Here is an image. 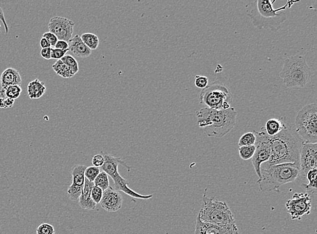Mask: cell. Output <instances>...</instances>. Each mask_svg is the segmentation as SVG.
Here are the masks:
<instances>
[{"label":"cell","mask_w":317,"mask_h":234,"mask_svg":"<svg viewBox=\"0 0 317 234\" xmlns=\"http://www.w3.org/2000/svg\"><path fill=\"white\" fill-rule=\"evenodd\" d=\"M271 155L266 166L282 164L299 165V155L304 144L302 138L292 128H284L281 133L269 136Z\"/></svg>","instance_id":"obj_1"},{"label":"cell","mask_w":317,"mask_h":234,"mask_svg":"<svg viewBox=\"0 0 317 234\" xmlns=\"http://www.w3.org/2000/svg\"><path fill=\"white\" fill-rule=\"evenodd\" d=\"M275 0H256L245 6V11L252 20V25L259 29H269L276 33L286 20V14L284 9L290 8L295 1H288L285 6L274 9Z\"/></svg>","instance_id":"obj_2"},{"label":"cell","mask_w":317,"mask_h":234,"mask_svg":"<svg viewBox=\"0 0 317 234\" xmlns=\"http://www.w3.org/2000/svg\"><path fill=\"white\" fill-rule=\"evenodd\" d=\"M198 125L209 137L221 138L234 128L237 112L233 107L227 110H212L204 107L196 112Z\"/></svg>","instance_id":"obj_3"},{"label":"cell","mask_w":317,"mask_h":234,"mask_svg":"<svg viewBox=\"0 0 317 234\" xmlns=\"http://www.w3.org/2000/svg\"><path fill=\"white\" fill-rule=\"evenodd\" d=\"M299 165L282 164L261 168V178L258 180L261 191H274L282 185L293 183L298 178Z\"/></svg>","instance_id":"obj_4"},{"label":"cell","mask_w":317,"mask_h":234,"mask_svg":"<svg viewBox=\"0 0 317 234\" xmlns=\"http://www.w3.org/2000/svg\"><path fill=\"white\" fill-rule=\"evenodd\" d=\"M280 77L289 88H304L311 78V70L305 58L295 55L285 59Z\"/></svg>","instance_id":"obj_5"},{"label":"cell","mask_w":317,"mask_h":234,"mask_svg":"<svg viewBox=\"0 0 317 234\" xmlns=\"http://www.w3.org/2000/svg\"><path fill=\"white\" fill-rule=\"evenodd\" d=\"M205 189L203 195V203L198 217L204 223L214 225H233L236 224L234 216L231 209L225 202L214 200L213 198H208L206 196Z\"/></svg>","instance_id":"obj_6"},{"label":"cell","mask_w":317,"mask_h":234,"mask_svg":"<svg viewBox=\"0 0 317 234\" xmlns=\"http://www.w3.org/2000/svg\"><path fill=\"white\" fill-rule=\"evenodd\" d=\"M102 153L105 161H104V164L103 165L102 167H101V169L102 171L107 173L108 176L112 178L114 184V190H117L118 192H123L126 195L135 199L149 200L153 197L152 195H140V194L133 191L129 187L128 181L123 178L118 173V166L119 165L126 167L129 171L131 169L127 166L125 161L122 160L120 157H114L111 154L104 153V152H102Z\"/></svg>","instance_id":"obj_7"},{"label":"cell","mask_w":317,"mask_h":234,"mask_svg":"<svg viewBox=\"0 0 317 234\" xmlns=\"http://www.w3.org/2000/svg\"><path fill=\"white\" fill-rule=\"evenodd\" d=\"M233 100V94L228 86L218 81L208 84L200 95V103L212 110H227Z\"/></svg>","instance_id":"obj_8"},{"label":"cell","mask_w":317,"mask_h":234,"mask_svg":"<svg viewBox=\"0 0 317 234\" xmlns=\"http://www.w3.org/2000/svg\"><path fill=\"white\" fill-rule=\"evenodd\" d=\"M296 132L304 143L317 144V103L308 104L298 113L295 119Z\"/></svg>","instance_id":"obj_9"},{"label":"cell","mask_w":317,"mask_h":234,"mask_svg":"<svg viewBox=\"0 0 317 234\" xmlns=\"http://www.w3.org/2000/svg\"><path fill=\"white\" fill-rule=\"evenodd\" d=\"M256 147L255 152L252 158L254 170L257 173L259 179L261 178V165L268 162L271 157V150L270 145L269 136L266 134L265 131L258 133L255 131Z\"/></svg>","instance_id":"obj_10"},{"label":"cell","mask_w":317,"mask_h":234,"mask_svg":"<svg viewBox=\"0 0 317 234\" xmlns=\"http://www.w3.org/2000/svg\"><path fill=\"white\" fill-rule=\"evenodd\" d=\"M287 212L293 220L301 221L302 217L311 213L312 199L308 193H296L285 204Z\"/></svg>","instance_id":"obj_11"},{"label":"cell","mask_w":317,"mask_h":234,"mask_svg":"<svg viewBox=\"0 0 317 234\" xmlns=\"http://www.w3.org/2000/svg\"><path fill=\"white\" fill-rule=\"evenodd\" d=\"M317 168V144L304 143L299 155L298 178H306L311 169Z\"/></svg>","instance_id":"obj_12"},{"label":"cell","mask_w":317,"mask_h":234,"mask_svg":"<svg viewBox=\"0 0 317 234\" xmlns=\"http://www.w3.org/2000/svg\"><path fill=\"white\" fill-rule=\"evenodd\" d=\"M75 22L65 17H55L48 24L49 32L55 34L57 39L69 42L72 39Z\"/></svg>","instance_id":"obj_13"},{"label":"cell","mask_w":317,"mask_h":234,"mask_svg":"<svg viewBox=\"0 0 317 234\" xmlns=\"http://www.w3.org/2000/svg\"><path fill=\"white\" fill-rule=\"evenodd\" d=\"M86 166L83 165H75L71 169L72 183L67 190V195L71 201L79 200L83 192L85 184V171Z\"/></svg>","instance_id":"obj_14"},{"label":"cell","mask_w":317,"mask_h":234,"mask_svg":"<svg viewBox=\"0 0 317 234\" xmlns=\"http://www.w3.org/2000/svg\"><path fill=\"white\" fill-rule=\"evenodd\" d=\"M195 234H240L236 224L214 225L204 223L197 217Z\"/></svg>","instance_id":"obj_15"},{"label":"cell","mask_w":317,"mask_h":234,"mask_svg":"<svg viewBox=\"0 0 317 234\" xmlns=\"http://www.w3.org/2000/svg\"><path fill=\"white\" fill-rule=\"evenodd\" d=\"M123 198L121 193L117 190H114L112 187L109 186L106 190L103 191L102 200L100 205L103 209L107 212H116L123 206Z\"/></svg>","instance_id":"obj_16"},{"label":"cell","mask_w":317,"mask_h":234,"mask_svg":"<svg viewBox=\"0 0 317 234\" xmlns=\"http://www.w3.org/2000/svg\"><path fill=\"white\" fill-rule=\"evenodd\" d=\"M69 50L74 56L86 58L92 54V50L82 41L81 37L76 34L69 42Z\"/></svg>","instance_id":"obj_17"},{"label":"cell","mask_w":317,"mask_h":234,"mask_svg":"<svg viewBox=\"0 0 317 234\" xmlns=\"http://www.w3.org/2000/svg\"><path fill=\"white\" fill-rule=\"evenodd\" d=\"M94 184L92 182L89 181L85 178L84 186H83V192L79 199V204L81 209L85 210H95L96 209L97 204H95L92 200L91 197L92 188H93Z\"/></svg>","instance_id":"obj_18"},{"label":"cell","mask_w":317,"mask_h":234,"mask_svg":"<svg viewBox=\"0 0 317 234\" xmlns=\"http://www.w3.org/2000/svg\"><path fill=\"white\" fill-rule=\"evenodd\" d=\"M0 83L1 88L8 86H20L22 83L21 76L18 70L12 67H9L3 71L0 76Z\"/></svg>","instance_id":"obj_19"},{"label":"cell","mask_w":317,"mask_h":234,"mask_svg":"<svg viewBox=\"0 0 317 234\" xmlns=\"http://www.w3.org/2000/svg\"><path fill=\"white\" fill-rule=\"evenodd\" d=\"M46 91L45 83L36 79L29 83L27 86L28 95L31 100H37L41 98Z\"/></svg>","instance_id":"obj_20"},{"label":"cell","mask_w":317,"mask_h":234,"mask_svg":"<svg viewBox=\"0 0 317 234\" xmlns=\"http://www.w3.org/2000/svg\"><path fill=\"white\" fill-rule=\"evenodd\" d=\"M286 128L283 119L271 118L266 122L264 131L270 137H273L281 133L284 128Z\"/></svg>","instance_id":"obj_21"},{"label":"cell","mask_w":317,"mask_h":234,"mask_svg":"<svg viewBox=\"0 0 317 234\" xmlns=\"http://www.w3.org/2000/svg\"><path fill=\"white\" fill-rule=\"evenodd\" d=\"M22 88L20 86L12 85L1 88L0 91V95L3 99L10 98L12 100H17L21 95Z\"/></svg>","instance_id":"obj_22"},{"label":"cell","mask_w":317,"mask_h":234,"mask_svg":"<svg viewBox=\"0 0 317 234\" xmlns=\"http://www.w3.org/2000/svg\"><path fill=\"white\" fill-rule=\"evenodd\" d=\"M81 38L83 42L91 50H95L100 44V40L96 34L87 33L82 34Z\"/></svg>","instance_id":"obj_23"},{"label":"cell","mask_w":317,"mask_h":234,"mask_svg":"<svg viewBox=\"0 0 317 234\" xmlns=\"http://www.w3.org/2000/svg\"><path fill=\"white\" fill-rule=\"evenodd\" d=\"M317 168L311 169L306 174V178L308 181V184L305 185V189L310 193H317Z\"/></svg>","instance_id":"obj_24"},{"label":"cell","mask_w":317,"mask_h":234,"mask_svg":"<svg viewBox=\"0 0 317 234\" xmlns=\"http://www.w3.org/2000/svg\"><path fill=\"white\" fill-rule=\"evenodd\" d=\"M94 185L102 189L103 191L110 186L109 176L104 171H100L98 176L93 181Z\"/></svg>","instance_id":"obj_25"},{"label":"cell","mask_w":317,"mask_h":234,"mask_svg":"<svg viewBox=\"0 0 317 234\" xmlns=\"http://www.w3.org/2000/svg\"><path fill=\"white\" fill-rule=\"evenodd\" d=\"M256 143V134L255 131L249 132L245 133L240 137L239 140V146H251V145H255Z\"/></svg>","instance_id":"obj_26"},{"label":"cell","mask_w":317,"mask_h":234,"mask_svg":"<svg viewBox=\"0 0 317 234\" xmlns=\"http://www.w3.org/2000/svg\"><path fill=\"white\" fill-rule=\"evenodd\" d=\"M61 61L63 62L65 65H67V67H69L70 68H71L73 75H75V74L79 72V64H78L76 59L74 57L72 56V55H66L65 56L61 59Z\"/></svg>","instance_id":"obj_27"},{"label":"cell","mask_w":317,"mask_h":234,"mask_svg":"<svg viewBox=\"0 0 317 234\" xmlns=\"http://www.w3.org/2000/svg\"><path fill=\"white\" fill-rule=\"evenodd\" d=\"M256 147L254 145L251 146H242L239 148V154L243 160H249L253 157L255 152Z\"/></svg>","instance_id":"obj_28"},{"label":"cell","mask_w":317,"mask_h":234,"mask_svg":"<svg viewBox=\"0 0 317 234\" xmlns=\"http://www.w3.org/2000/svg\"><path fill=\"white\" fill-rule=\"evenodd\" d=\"M100 171V168L99 167H94V166L87 167L85 171V178L88 179L89 181L93 183L94 180L98 176Z\"/></svg>","instance_id":"obj_29"},{"label":"cell","mask_w":317,"mask_h":234,"mask_svg":"<svg viewBox=\"0 0 317 234\" xmlns=\"http://www.w3.org/2000/svg\"><path fill=\"white\" fill-rule=\"evenodd\" d=\"M37 234H55V229L53 225L49 223H41L36 229Z\"/></svg>","instance_id":"obj_30"},{"label":"cell","mask_w":317,"mask_h":234,"mask_svg":"<svg viewBox=\"0 0 317 234\" xmlns=\"http://www.w3.org/2000/svg\"><path fill=\"white\" fill-rule=\"evenodd\" d=\"M103 195V190L99 187L94 185L93 188H92V193H91V197H92V200L95 204H99L102 200Z\"/></svg>","instance_id":"obj_31"},{"label":"cell","mask_w":317,"mask_h":234,"mask_svg":"<svg viewBox=\"0 0 317 234\" xmlns=\"http://www.w3.org/2000/svg\"><path fill=\"white\" fill-rule=\"evenodd\" d=\"M208 79L206 76L196 75L195 76V85L196 87L204 89L208 85Z\"/></svg>","instance_id":"obj_32"},{"label":"cell","mask_w":317,"mask_h":234,"mask_svg":"<svg viewBox=\"0 0 317 234\" xmlns=\"http://www.w3.org/2000/svg\"><path fill=\"white\" fill-rule=\"evenodd\" d=\"M57 74L61 76V77L64 78V79H70V78H72L74 76L71 68L64 63Z\"/></svg>","instance_id":"obj_33"},{"label":"cell","mask_w":317,"mask_h":234,"mask_svg":"<svg viewBox=\"0 0 317 234\" xmlns=\"http://www.w3.org/2000/svg\"><path fill=\"white\" fill-rule=\"evenodd\" d=\"M68 51H69V50H60L55 49V48H52V53H51V58L55 59V60H61L63 57L67 55Z\"/></svg>","instance_id":"obj_34"},{"label":"cell","mask_w":317,"mask_h":234,"mask_svg":"<svg viewBox=\"0 0 317 234\" xmlns=\"http://www.w3.org/2000/svg\"><path fill=\"white\" fill-rule=\"evenodd\" d=\"M104 157L102 154H97V155H94L92 158V163L94 167H102L103 165L104 164Z\"/></svg>","instance_id":"obj_35"},{"label":"cell","mask_w":317,"mask_h":234,"mask_svg":"<svg viewBox=\"0 0 317 234\" xmlns=\"http://www.w3.org/2000/svg\"><path fill=\"white\" fill-rule=\"evenodd\" d=\"M43 38H45V39L48 40L49 43H50V46L55 48L56 44L58 41L56 36L55 34L52 33L51 32L45 33L43 34Z\"/></svg>","instance_id":"obj_36"},{"label":"cell","mask_w":317,"mask_h":234,"mask_svg":"<svg viewBox=\"0 0 317 234\" xmlns=\"http://www.w3.org/2000/svg\"><path fill=\"white\" fill-rule=\"evenodd\" d=\"M55 49L60 50H69V43L65 41H62V40H58L56 44L55 47Z\"/></svg>","instance_id":"obj_37"},{"label":"cell","mask_w":317,"mask_h":234,"mask_svg":"<svg viewBox=\"0 0 317 234\" xmlns=\"http://www.w3.org/2000/svg\"><path fill=\"white\" fill-rule=\"evenodd\" d=\"M52 48H45V49L41 50V55L43 58L45 60H50L51 58Z\"/></svg>","instance_id":"obj_38"},{"label":"cell","mask_w":317,"mask_h":234,"mask_svg":"<svg viewBox=\"0 0 317 234\" xmlns=\"http://www.w3.org/2000/svg\"><path fill=\"white\" fill-rule=\"evenodd\" d=\"M0 20L3 22V26H4L6 33L8 34L9 33V28H8V25H7L6 19H5L4 13H3V10L1 7H0Z\"/></svg>","instance_id":"obj_39"},{"label":"cell","mask_w":317,"mask_h":234,"mask_svg":"<svg viewBox=\"0 0 317 234\" xmlns=\"http://www.w3.org/2000/svg\"><path fill=\"white\" fill-rule=\"evenodd\" d=\"M15 101V100H12V99H4L5 109L11 108V107H13Z\"/></svg>","instance_id":"obj_40"},{"label":"cell","mask_w":317,"mask_h":234,"mask_svg":"<svg viewBox=\"0 0 317 234\" xmlns=\"http://www.w3.org/2000/svg\"><path fill=\"white\" fill-rule=\"evenodd\" d=\"M40 46L42 49H45V48H51L50 43L48 42V40L45 39V38H41L40 40Z\"/></svg>","instance_id":"obj_41"},{"label":"cell","mask_w":317,"mask_h":234,"mask_svg":"<svg viewBox=\"0 0 317 234\" xmlns=\"http://www.w3.org/2000/svg\"><path fill=\"white\" fill-rule=\"evenodd\" d=\"M0 109H5L4 99L0 98Z\"/></svg>","instance_id":"obj_42"},{"label":"cell","mask_w":317,"mask_h":234,"mask_svg":"<svg viewBox=\"0 0 317 234\" xmlns=\"http://www.w3.org/2000/svg\"><path fill=\"white\" fill-rule=\"evenodd\" d=\"M0 27H1V25H0Z\"/></svg>","instance_id":"obj_43"},{"label":"cell","mask_w":317,"mask_h":234,"mask_svg":"<svg viewBox=\"0 0 317 234\" xmlns=\"http://www.w3.org/2000/svg\"><path fill=\"white\" fill-rule=\"evenodd\" d=\"M0 33H1V32H0Z\"/></svg>","instance_id":"obj_44"}]
</instances>
